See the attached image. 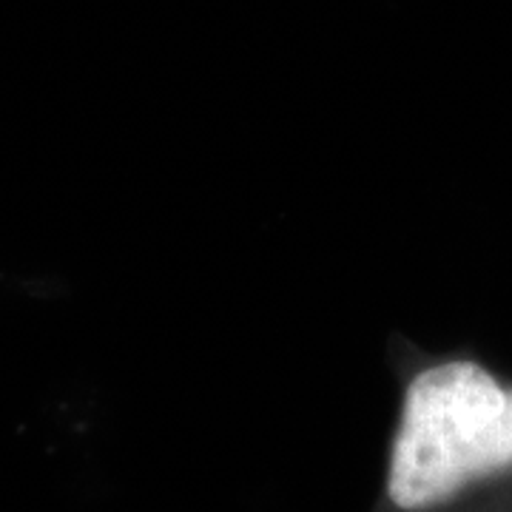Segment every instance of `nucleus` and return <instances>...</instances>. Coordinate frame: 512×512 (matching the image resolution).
Wrapping results in <instances>:
<instances>
[{
    "label": "nucleus",
    "mask_w": 512,
    "mask_h": 512,
    "mask_svg": "<svg viewBox=\"0 0 512 512\" xmlns=\"http://www.w3.org/2000/svg\"><path fill=\"white\" fill-rule=\"evenodd\" d=\"M396 416L370 512H512V370L473 345L387 339Z\"/></svg>",
    "instance_id": "obj_1"
}]
</instances>
